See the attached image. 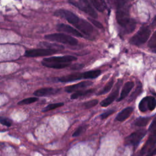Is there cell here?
I'll return each mask as SVG.
<instances>
[{
    "mask_svg": "<svg viewBox=\"0 0 156 156\" xmlns=\"http://www.w3.org/2000/svg\"><path fill=\"white\" fill-rule=\"evenodd\" d=\"M54 15L65 18L68 22L87 35H90L93 31L92 26L88 22L83 19H80L77 16L69 10L60 9L55 11Z\"/></svg>",
    "mask_w": 156,
    "mask_h": 156,
    "instance_id": "cell-1",
    "label": "cell"
},
{
    "mask_svg": "<svg viewBox=\"0 0 156 156\" xmlns=\"http://www.w3.org/2000/svg\"><path fill=\"white\" fill-rule=\"evenodd\" d=\"M116 18L118 24L121 26L124 33H130L135 29L136 22L130 18L128 7L124 5L118 9Z\"/></svg>",
    "mask_w": 156,
    "mask_h": 156,
    "instance_id": "cell-2",
    "label": "cell"
},
{
    "mask_svg": "<svg viewBox=\"0 0 156 156\" xmlns=\"http://www.w3.org/2000/svg\"><path fill=\"white\" fill-rule=\"evenodd\" d=\"M77 58L73 55L56 56L45 58L41 61L43 66L54 69H62L69 65V62L75 61Z\"/></svg>",
    "mask_w": 156,
    "mask_h": 156,
    "instance_id": "cell-3",
    "label": "cell"
},
{
    "mask_svg": "<svg viewBox=\"0 0 156 156\" xmlns=\"http://www.w3.org/2000/svg\"><path fill=\"white\" fill-rule=\"evenodd\" d=\"M101 71L99 69L88 71L84 73H77L58 78V80L61 82H68L80 80L82 79H94L101 75Z\"/></svg>",
    "mask_w": 156,
    "mask_h": 156,
    "instance_id": "cell-4",
    "label": "cell"
},
{
    "mask_svg": "<svg viewBox=\"0 0 156 156\" xmlns=\"http://www.w3.org/2000/svg\"><path fill=\"white\" fill-rule=\"evenodd\" d=\"M44 38L49 41H56L69 45H76L78 43V40L75 38L62 33L48 34L44 36Z\"/></svg>",
    "mask_w": 156,
    "mask_h": 156,
    "instance_id": "cell-5",
    "label": "cell"
},
{
    "mask_svg": "<svg viewBox=\"0 0 156 156\" xmlns=\"http://www.w3.org/2000/svg\"><path fill=\"white\" fill-rule=\"evenodd\" d=\"M151 30L147 27H142L130 39V43L132 44L139 46L144 43L149 38Z\"/></svg>",
    "mask_w": 156,
    "mask_h": 156,
    "instance_id": "cell-6",
    "label": "cell"
},
{
    "mask_svg": "<svg viewBox=\"0 0 156 156\" xmlns=\"http://www.w3.org/2000/svg\"><path fill=\"white\" fill-rule=\"evenodd\" d=\"M69 2L70 4L77 7L80 10L87 13L92 18H96L98 17L97 13L93 9V7H91L88 0H79L78 2H76L73 0H69Z\"/></svg>",
    "mask_w": 156,
    "mask_h": 156,
    "instance_id": "cell-7",
    "label": "cell"
},
{
    "mask_svg": "<svg viewBox=\"0 0 156 156\" xmlns=\"http://www.w3.org/2000/svg\"><path fill=\"white\" fill-rule=\"evenodd\" d=\"M146 133L147 131L144 129L138 130L127 136L124 140V143L126 145H132L135 147H136Z\"/></svg>",
    "mask_w": 156,
    "mask_h": 156,
    "instance_id": "cell-8",
    "label": "cell"
},
{
    "mask_svg": "<svg viewBox=\"0 0 156 156\" xmlns=\"http://www.w3.org/2000/svg\"><path fill=\"white\" fill-rule=\"evenodd\" d=\"M58 51L54 49H50L46 48H38L27 50L25 52V56L28 57H37L41 56H46L49 55H52Z\"/></svg>",
    "mask_w": 156,
    "mask_h": 156,
    "instance_id": "cell-9",
    "label": "cell"
},
{
    "mask_svg": "<svg viewBox=\"0 0 156 156\" xmlns=\"http://www.w3.org/2000/svg\"><path fill=\"white\" fill-rule=\"evenodd\" d=\"M155 144H156V132H153V133H151V134L149 135V138H147V141H146L145 144L142 147L140 152V154L147 155L154 148Z\"/></svg>",
    "mask_w": 156,
    "mask_h": 156,
    "instance_id": "cell-10",
    "label": "cell"
},
{
    "mask_svg": "<svg viewBox=\"0 0 156 156\" xmlns=\"http://www.w3.org/2000/svg\"><path fill=\"white\" fill-rule=\"evenodd\" d=\"M121 83H122V80H118V82L115 85V88H114L112 93L106 99H104L100 103L102 107H107L108 105L111 104L115 100V99L118 97V95L119 94V90Z\"/></svg>",
    "mask_w": 156,
    "mask_h": 156,
    "instance_id": "cell-11",
    "label": "cell"
},
{
    "mask_svg": "<svg viewBox=\"0 0 156 156\" xmlns=\"http://www.w3.org/2000/svg\"><path fill=\"white\" fill-rule=\"evenodd\" d=\"M57 30L60 32H64L71 35H73L76 37H82L83 35L79 32L77 30L75 29L73 27L65 24H59L57 26Z\"/></svg>",
    "mask_w": 156,
    "mask_h": 156,
    "instance_id": "cell-12",
    "label": "cell"
},
{
    "mask_svg": "<svg viewBox=\"0 0 156 156\" xmlns=\"http://www.w3.org/2000/svg\"><path fill=\"white\" fill-rule=\"evenodd\" d=\"M93 84L92 82L90 81H83L80 82L78 83L74 84L72 85H69L65 87V91L67 93H72L73 91H76L79 90L83 89L85 87H89Z\"/></svg>",
    "mask_w": 156,
    "mask_h": 156,
    "instance_id": "cell-13",
    "label": "cell"
},
{
    "mask_svg": "<svg viewBox=\"0 0 156 156\" xmlns=\"http://www.w3.org/2000/svg\"><path fill=\"white\" fill-rule=\"evenodd\" d=\"M60 90L59 89H55L52 87H46V88H42L40 89H38L34 92V94L36 96L41 97V96H45L48 95H51L57 93Z\"/></svg>",
    "mask_w": 156,
    "mask_h": 156,
    "instance_id": "cell-14",
    "label": "cell"
},
{
    "mask_svg": "<svg viewBox=\"0 0 156 156\" xmlns=\"http://www.w3.org/2000/svg\"><path fill=\"white\" fill-rule=\"evenodd\" d=\"M133 86H134V83L133 82H126L122 88L120 96L117 99V101L118 102L121 101L122 99H124V98H126L127 96V95L129 94V93H130V91H131V90L132 89V88L133 87Z\"/></svg>",
    "mask_w": 156,
    "mask_h": 156,
    "instance_id": "cell-15",
    "label": "cell"
},
{
    "mask_svg": "<svg viewBox=\"0 0 156 156\" xmlns=\"http://www.w3.org/2000/svg\"><path fill=\"white\" fill-rule=\"evenodd\" d=\"M133 110V108L131 107H128L123 109L120 113L118 114V115L116 117V119L119 122L124 121L130 116Z\"/></svg>",
    "mask_w": 156,
    "mask_h": 156,
    "instance_id": "cell-16",
    "label": "cell"
},
{
    "mask_svg": "<svg viewBox=\"0 0 156 156\" xmlns=\"http://www.w3.org/2000/svg\"><path fill=\"white\" fill-rule=\"evenodd\" d=\"M38 46L40 48L50 49H54V50H57V51L64 49V47L60 44H55V43H48L46 41L40 42L38 43Z\"/></svg>",
    "mask_w": 156,
    "mask_h": 156,
    "instance_id": "cell-17",
    "label": "cell"
},
{
    "mask_svg": "<svg viewBox=\"0 0 156 156\" xmlns=\"http://www.w3.org/2000/svg\"><path fill=\"white\" fill-rule=\"evenodd\" d=\"M94 91V89H90V90H77L75 93L71 94V99H77L80 97H83L85 96H87L89 94H91L93 93Z\"/></svg>",
    "mask_w": 156,
    "mask_h": 156,
    "instance_id": "cell-18",
    "label": "cell"
},
{
    "mask_svg": "<svg viewBox=\"0 0 156 156\" xmlns=\"http://www.w3.org/2000/svg\"><path fill=\"white\" fill-rule=\"evenodd\" d=\"M94 7L100 12H103L106 8V4L104 0H90Z\"/></svg>",
    "mask_w": 156,
    "mask_h": 156,
    "instance_id": "cell-19",
    "label": "cell"
},
{
    "mask_svg": "<svg viewBox=\"0 0 156 156\" xmlns=\"http://www.w3.org/2000/svg\"><path fill=\"white\" fill-rule=\"evenodd\" d=\"M150 117H139L135 121V125L138 127L146 126L150 121Z\"/></svg>",
    "mask_w": 156,
    "mask_h": 156,
    "instance_id": "cell-20",
    "label": "cell"
},
{
    "mask_svg": "<svg viewBox=\"0 0 156 156\" xmlns=\"http://www.w3.org/2000/svg\"><path fill=\"white\" fill-rule=\"evenodd\" d=\"M110 5L116 9H119L125 5L127 0H107Z\"/></svg>",
    "mask_w": 156,
    "mask_h": 156,
    "instance_id": "cell-21",
    "label": "cell"
},
{
    "mask_svg": "<svg viewBox=\"0 0 156 156\" xmlns=\"http://www.w3.org/2000/svg\"><path fill=\"white\" fill-rule=\"evenodd\" d=\"M141 91H142V85L140 82H138L136 88H135V90L133 91V92L130 96V98H129L128 101L131 102V101H133L134 99H135L138 97V96L141 93Z\"/></svg>",
    "mask_w": 156,
    "mask_h": 156,
    "instance_id": "cell-22",
    "label": "cell"
},
{
    "mask_svg": "<svg viewBox=\"0 0 156 156\" xmlns=\"http://www.w3.org/2000/svg\"><path fill=\"white\" fill-rule=\"evenodd\" d=\"M113 83H114L113 79H112L111 80L108 81L107 83V84L104 87V88L97 93V95H102V94H105V93H108L111 90V88H112Z\"/></svg>",
    "mask_w": 156,
    "mask_h": 156,
    "instance_id": "cell-23",
    "label": "cell"
},
{
    "mask_svg": "<svg viewBox=\"0 0 156 156\" xmlns=\"http://www.w3.org/2000/svg\"><path fill=\"white\" fill-rule=\"evenodd\" d=\"M138 108L139 110L142 112H146L147 111L148 109V100H147V96L144 98L140 102L138 105Z\"/></svg>",
    "mask_w": 156,
    "mask_h": 156,
    "instance_id": "cell-24",
    "label": "cell"
},
{
    "mask_svg": "<svg viewBox=\"0 0 156 156\" xmlns=\"http://www.w3.org/2000/svg\"><path fill=\"white\" fill-rule=\"evenodd\" d=\"M63 105H64V104L62 103V102L54 103V104H49L48 105H47V106L42 110V112H48V111H50V110L55 109V108H57L63 106Z\"/></svg>",
    "mask_w": 156,
    "mask_h": 156,
    "instance_id": "cell-25",
    "label": "cell"
},
{
    "mask_svg": "<svg viewBox=\"0 0 156 156\" xmlns=\"http://www.w3.org/2000/svg\"><path fill=\"white\" fill-rule=\"evenodd\" d=\"M148 100V109L150 111H152L156 107V99L153 96H147Z\"/></svg>",
    "mask_w": 156,
    "mask_h": 156,
    "instance_id": "cell-26",
    "label": "cell"
},
{
    "mask_svg": "<svg viewBox=\"0 0 156 156\" xmlns=\"http://www.w3.org/2000/svg\"><path fill=\"white\" fill-rule=\"evenodd\" d=\"M38 100L37 98L35 97H31V98H26L20 102H18V105H26V104H32L33 102H35V101H37Z\"/></svg>",
    "mask_w": 156,
    "mask_h": 156,
    "instance_id": "cell-27",
    "label": "cell"
},
{
    "mask_svg": "<svg viewBox=\"0 0 156 156\" xmlns=\"http://www.w3.org/2000/svg\"><path fill=\"white\" fill-rule=\"evenodd\" d=\"M98 101L97 99H93V100H90V101L84 102L83 104V106L85 108H92L93 107L96 105L98 104Z\"/></svg>",
    "mask_w": 156,
    "mask_h": 156,
    "instance_id": "cell-28",
    "label": "cell"
},
{
    "mask_svg": "<svg viewBox=\"0 0 156 156\" xmlns=\"http://www.w3.org/2000/svg\"><path fill=\"white\" fill-rule=\"evenodd\" d=\"M148 46L151 48H156V30L150 38L148 42Z\"/></svg>",
    "mask_w": 156,
    "mask_h": 156,
    "instance_id": "cell-29",
    "label": "cell"
},
{
    "mask_svg": "<svg viewBox=\"0 0 156 156\" xmlns=\"http://www.w3.org/2000/svg\"><path fill=\"white\" fill-rule=\"evenodd\" d=\"M87 129V126H79L74 132V133L73 134V136H79L80 134H82V133H83Z\"/></svg>",
    "mask_w": 156,
    "mask_h": 156,
    "instance_id": "cell-30",
    "label": "cell"
},
{
    "mask_svg": "<svg viewBox=\"0 0 156 156\" xmlns=\"http://www.w3.org/2000/svg\"><path fill=\"white\" fill-rule=\"evenodd\" d=\"M0 123L7 127H10L12 125V121L7 118L0 116Z\"/></svg>",
    "mask_w": 156,
    "mask_h": 156,
    "instance_id": "cell-31",
    "label": "cell"
},
{
    "mask_svg": "<svg viewBox=\"0 0 156 156\" xmlns=\"http://www.w3.org/2000/svg\"><path fill=\"white\" fill-rule=\"evenodd\" d=\"M149 132L151 133L156 132V117L154 119L152 122H151V125L149 126V127L148 129Z\"/></svg>",
    "mask_w": 156,
    "mask_h": 156,
    "instance_id": "cell-32",
    "label": "cell"
},
{
    "mask_svg": "<svg viewBox=\"0 0 156 156\" xmlns=\"http://www.w3.org/2000/svg\"><path fill=\"white\" fill-rule=\"evenodd\" d=\"M88 20H89L90 22H91V23H93V24L96 27H97L98 28L103 29V26H102V24L100 22L96 21V20H94V19H93V18H88Z\"/></svg>",
    "mask_w": 156,
    "mask_h": 156,
    "instance_id": "cell-33",
    "label": "cell"
},
{
    "mask_svg": "<svg viewBox=\"0 0 156 156\" xmlns=\"http://www.w3.org/2000/svg\"><path fill=\"white\" fill-rule=\"evenodd\" d=\"M114 112H115V111H114L113 110H107V111L103 113L102 114H101L100 116H101V118L102 119H105V118H107L108 116H110V115L113 114Z\"/></svg>",
    "mask_w": 156,
    "mask_h": 156,
    "instance_id": "cell-34",
    "label": "cell"
},
{
    "mask_svg": "<svg viewBox=\"0 0 156 156\" xmlns=\"http://www.w3.org/2000/svg\"><path fill=\"white\" fill-rule=\"evenodd\" d=\"M156 155V146L154 147V148L147 154V155Z\"/></svg>",
    "mask_w": 156,
    "mask_h": 156,
    "instance_id": "cell-35",
    "label": "cell"
},
{
    "mask_svg": "<svg viewBox=\"0 0 156 156\" xmlns=\"http://www.w3.org/2000/svg\"><path fill=\"white\" fill-rule=\"evenodd\" d=\"M155 80H156V76H155Z\"/></svg>",
    "mask_w": 156,
    "mask_h": 156,
    "instance_id": "cell-36",
    "label": "cell"
}]
</instances>
